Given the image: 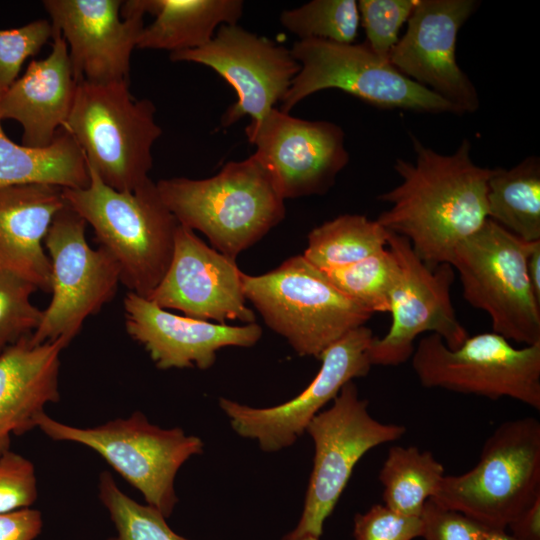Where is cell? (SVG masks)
I'll return each mask as SVG.
<instances>
[{"label":"cell","instance_id":"cell-4","mask_svg":"<svg viewBox=\"0 0 540 540\" xmlns=\"http://www.w3.org/2000/svg\"><path fill=\"white\" fill-rule=\"evenodd\" d=\"M155 112L151 100L130 93L129 82L80 81L62 129L74 137L106 185L134 191L150 179L152 147L162 134Z\"/></svg>","mask_w":540,"mask_h":540},{"label":"cell","instance_id":"cell-11","mask_svg":"<svg viewBox=\"0 0 540 540\" xmlns=\"http://www.w3.org/2000/svg\"><path fill=\"white\" fill-rule=\"evenodd\" d=\"M411 359L426 388L492 400L509 397L540 409V343L515 348L501 335L486 332L450 349L439 335L429 334L419 341Z\"/></svg>","mask_w":540,"mask_h":540},{"label":"cell","instance_id":"cell-8","mask_svg":"<svg viewBox=\"0 0 540 540\" xmlns=\"http://www.w3.org/2000/svg\"><path fill=\"white\" fill-rule=\"evenodd\" d=\"M37 427L53 440L76 442L96 451L165 518L178 501L174 480L179 468L203 452L199 437L186 435L180 428L162 429L139 411L93 428L66 425L43 413Z\"/></svg>","mask_w":540,"mask_h":540},{"label":"cell","instance_id":"cell-19","mask_svg":"<svg viewBox=\"0 0 540 540\" xmlns=\"http://www.w3.org/2000/svg\"><path fill=\"white\" fill-rule=\"evenodd\" d=\"M242 273L232 259L206 245L193 230L178 225L169 267L148 300L199 320L254 323L245 304Z\"/></svg>","mask_w":540,"mask_h":540},{"label":"cell","instance_id":"cell-25","mask_svg":"<svg viewBox=\"0 0 540 540\" xmlns=\"http://www.w3.org/2000/svg\"><path fill=\"white\" fill-rule=\"evenodd\" d=\"M1 122L0 188L40 184L83 189L89 185L85 154L67 130L61 129L47 147L32 148L13 142Z\"/></svg>","mask_w":540,"mask_h":540},{"label":"cell","instance_id":"cell-5","mask_svg":"<svg viewBox=\"0 0 540 540\" xmlns=\"http://www.w3.org/2000/svg\"><path fill=\"white\" fill-rule=\"evenodd\" d=\"M242 289L268 327L300 356L319 359L329 346L372 316L303 255L291 257L262 275L242 273Z\"/></svg>","mask_w":540,"mask_h":540},{"label":"cell","instance_id":"cell-27","mask_svg":"<svg viewBox=\"0 0 540 540\" xmlns=\"http://www.w3.org/2000/svg\"><path fill=\"white\" fill-rule=\"evenodd\" d=\"M443 465L429 451L392 446L379 472L384 505L408 516H421L444 477Z\"/></svg>","mask_w":540,"mask_h":540},{"label":"cell","instance_id":"cell-14","mask_svg":"<svg viewBox=\"0 0 540 540\" xmlns=\"http://www.w3.org/2000/svg\"><path fill=\"white\" fill-rule=\"evenodd\" d=\"M245 134L284 200L326 193L349 161L344 131L332 122L305 120L273 108L250 122Z\"/></svg>","mask_w":540,"mask_h":540},{"label":"cell","instance_id":"cell-6","mask_svg":"<svg viewBox=\"0 0 540 540\" xmlns=\"http://www.w3.org/2000/svg\"><path fill=\"white\" fill-rule=\"evenodd\" d=\"M539 497L540 422L524 417L501 423L477 464L461 475H445L431 499L490 529H506Z\"/></svg>","mask_w":540,"mask_h":540},{"label":"cell","instance_id":"cell-42","mask_svg":"<svg viewBox=\"0 0 540 540\" xmlns=\"http://www.w3.org/2000/svg\"><path fill=\"white\" fill-rule=\"evenodd\" d=\"M302 540H319V538L309 536V537L303 538Z\"/></svg>","mask_w":540,"mask_h":540},{"label":"cell","instance_id":"cell-3","mask_svg":"<svg viewBox=\"0 0 540 540\" xmlns=\"http://www.w3.org/2000/svg\"><path fill=\"white\" fill-rule=\"evenodd\" d=\"M88 170L89 185L62 189L63 197L116 260L121 283L130 292L148 298L169 267L179 223L151 179L134 191H118L106 185L90 166Z\"/></svg>","mask_w":540,"mask_h":540},{"label":"cell","instance_id":"cell-41","mask_svg":"<svg viewBox=\"0 0 540 540\" xmlns=\"http://www.w3.org/2000/svg\"><path fill=\"white\" fill-rule=\"evenodd\" d=\"M485 540H517L506 529H490Z\"/></svg>","mask_w":540,"mask_h":540},{"label":"cell","instance_id":"cell-37","mask_svg":"<svg viewBox=\"0 0 540 540\" xmlns=\"http://www.w3.org/2000/svg\"><path fill=\"white\" fill-rule=\"evenodd\" d=\"M425 540H485L490 528L453 509L428 499L421 513Z\"/></svg>","mask_w":540,"mask_h":540},{"label":"cell","instance_id":"cell-20","mask_svg":"<svg viewBox=\"0 0 540 540\" xmlns=\"http://www.w3.org/2000/svg\"><path fill=\"white\" fill-rule=\"evenodd\" d=\"M123 306L128 334L160 369H208L220 348L251 347L262 335L256 323L229 326L176 315L133 292L125 296Z\"/></svg>","mask_w":540,"mask_h":540},{"label":"cell","instance_id":"cell-10","mask_svg":"<svg viewBox=\"0 0 540 540\" xmlns=\"http://www.w3.org/2000/svg\"><path fill=\"white\" fill-rule=\"evenodd\" d=\"M356 385L346 383L330 408L319 412L306 431L315 446L313 469L300 520L282 540L320 538L325 520L334 510L352 471L369 450L393 442L406 433L399 424L383 423L368 411Z\"/></svg>","mask_w":540,"mask_h":540},{"label":"cell","instance_id":"cell-9","mask_svg":"<svg viewBox=\"0 0 540 540\" xmlns=\"http://www.w3.org/2000/svg\"><path fill=\"white\" fill-rule=\"evenodd\" d=\"M300 64L280 110H290L306 97L335 88L382 109L459 113L430 89L407 78L366 42L343 44L321 39L297 40L290 49Z\"/></svg>","mask_w":540,"mask_h":540},{"label":"cell","instance_id":"cell-12","mask_svg":"<svg viewBox=\"0 0 540 540\" xmlns=\"http://www.w3.org/2000/svg\"><path fill=\"white\" fill-rule=\"evenodd\" d=\"M87 223L67 203L55 215L44 238L51 265L52 299L38 328L30 336L33 344L63 339L68 344L84 321L109 302L121 282V271L103 247H90Z\"/></svg>","mask_w":540,"mask_h":540},{"label":"cell","instance_id":"cell-7","mask_svg":"<svg viewBox=\"0 0 540 540\" xmlns=\"http://www.w3.org/2000/svg\"><path fill=\"white\" fill-rule=\"evenodd\" d=\"M529 244L487 218L449 260L463 297L490 316L493 332L526 346L540 343V300L526 267Z\"/></svg>","mask_w":540,"mask_h":540},{"label":"cell","instance_id":"cell-26","mask_svg":"<svg viewBox=\"0 0 540 540\" xmlns=\"http://www.w3.org/2000/svg\"><path fill=\"white\" fill-rule=\"evenodd\" d=\"M487 218L516 237L540 240V160L525 158L511 169L495 168L487 184Z\"/></svg>","mask_w":540,"mask_h":540},{"label":"cell","instance_id":"cell-23","mask_svg":"<svg viewBox=\"0 0 540 540\" xmlns=\"http://www.w3.org/2000/svg\"><path fill=\"white\" fill-rule=\"evenodd\" d=\"M62 188L17 185L0 188V267L50 293L51 265L44 238L65 206Z\"/></svg>","mask_w":540,"mask_h":540},{"label":"cell","instance_id":"cell-21","mask_svg":"<svg viewBox=\"0 0 540 540\" xmlns=\"http://www.w3.org/2000/svg\"><path fill=\"white\" fill-rule=\"evenodd\" d=\"M77 81L68 47L53 33L49 55L29 63L26 71L0 95V119H12L23 129L22 145H50L69 117Z\"/></svg>","mask_w":540,"mask_h":540},{"label":"cell","instance_id":"cell-24","mask_svg":"<svg viewBox=\"0 0 540 540\" xmlns=\"http://www.w3.org/2000/svg\"><path fill=\"white\" fill-rule=\"evenodd\" d=\"M155 20L142 29L136 48L170 53L208 44L222 25H236L243 13L241 0H141Z\"/></svg>","mask_w":540,"mask_h":540},{"label":"cell","instance_id":"cell-16","mask_svg":"<svg viewBox=\"0 0 540 540\" xmlns=\"http://www.w3.org/2000/svg\"><path fill=\"white\" fill-rule=\"evenodd\" d=\"M373 337L365 325L345 334L321 354V368L311 383L283 404L255 408L220 398L219 405L233 430L241 437L256 440L263 451L290 447L346 383L369 373L372 365L367 351Z\"/></svg>","mask_w":540,"mask_h":540},{"label":"cell","instance_id":"cell-33","mask_svg":"<svg viewBox=\"0 0 540 540\" xmlns=\"http://www.w3.org/2000/svg\"><path fill=\"white\" fill-rule=\"evenodd\" d=\"M418 0H359L360 22L366 43L380 58L388 60L399 41V30L408 21Z\"/></svg>","mask_w":540,"mask_h":540},{"label":"cell","instance_id":"cell-40","mask_svg":"<svg viewBox=\"0 0 540 540\" xmlns=\"http://www.w3.org/2000/svg\"><path fill=\"white\" fill-rule=\"evenodd\" d=\"M526 267L532 289L540 300V240L530 242Z\"/></svg>","mask_w":540,"mask_h":540},{"label":"cell","instance_id":"cell-30","mask_svg":"<svg viewBox=\"0 0 540 540\" xmlns=\"http://www.w3.org/2000/svg\"><path fill=\"white\" fill-rule=\"evenodd\" d=\"M280 23L299 40L321 39L351 44L360 25L358 3L355 0H313L284 10Z\"/></svg>","mask_w":540,"mask_h":540},{"label":"cell","instance_id":"cell-32","mask_svg":"<svg viewBox=\"0 0 540 540\" xmlns=\"http://www.w3.org/2000/svg\"><path fill=\"white\" fill-rule=\"evenodd\" d=\"M38 288L0 267V353L38 328L43 310L31 302Z\"/></svg>","mask_w":540,"mask_h":540},{"label":"cell","instance_id":"cell-1","mask_svg":"<svg viewBox=\"0 0 540 540\" xmlns=\"http://www.w3.org/2000/svg\"><path fill=\"white\" fill-rule=\"evenodd\" d=\"M414 163L398 158L402 182L378 196L392 203L377 221L406 238L430 268L449 263L454 248L487 219V184L495 169L476 165L464 139L451 155L437 153L412 136Z\"/></svg>","mask_w":540,"mask_h":540},{"label":"cell","instance_id":"cell-39","mask_svg":"<svg viewBox=\"0 0 540 540\" xmlns=\"http://www.w3.org/2000/svg\"><path fill=\"white\" fill-rule=\"evenodd\" d=\"M507 528L517 540H540V497L510 522Z\"/></svg>","mask_w":540,"mask_h":540},{"label":"cell","instance_id":"cell-29","mask_svg":"<svg viewBox=\"0 0 540 540\" xmlns=\"http://www.w3.org/2000/svg\"><path fill=\"white\" fill-rule=\"evenodd\" d=\"M324 273L341 293L373 314L389 312L400 268L396 256L386 247L359 262Z\"/></svg>","mask_w":540,"mask_h":540},{"label":"cell","instance_id":"cell-38","mask_svg":"<svg viewBox=\"0 0 540 540\" xmlns=\"http://www.w3.org/2000/svg\"><path fill=\"white\" fill-rule=\"evenodd\" d=\"M42 527L39 510L24 508L0 513V540H34Z\"/></svg>","mask_w":540,"mask_h":540},{"label":"cell","instance_id":"cell-35","mask_svg":"<svg viewBox=\"0 0 540 540\" xmlns=\"http://www.w3.org/2000/svg\"><path fill=\"white\" fill-rule=\"evenodd\" d=\"M33 463L8 450L0 456V513L29 508L37 499Z\"/></svg>","mask_w":540,"mask_h":540},{"label":"cell","instance_id":"cell-28","mask_svg":"<svg viewBox=\"0 0 540 540\" xmlns=\"http://www.w3.org/2000/svg\"><path fill=\"white\" fill-rule=\"evenodd\" d=\"M389 231L364 215L344 214L314 228L308 235L304 258L317 269L359 262L387 247Z\"/></svg>","mask_w":540,"mask_h":540},{"label":"cell","instance_id":"cell-15","mask_svg":"<svg viewBox=\"0 0 540 540\" xmlns=\"http://www.w3.org/2000/svg\"><path fill=\"white\" fill-rule=\"evenodd\" d=\"M173 62H194L210 67L233 87L237 101L221 117L229 127L246 115L263 119L290 88L300 64L290 49L241 26L222 25L203 47L170 53Z\"/></svg>","mask_w":540,"mask_h":540},{"label":"cell","instance_id":"cell-36","mask_svg":"<svg viewBox=\"0 0 540 540\" xmlns=\"http://www.w3.org/2000/svg\"><path fill=\"white\" fill-rule=\"evenodd\" d=\"M421 534L420 516L403 515L384 504H375L354 517L355 540H413Z\"/></svg>","mask_w":540,"mask_h":540},{"label":"cell","instance_id":"cell-22","mask_svg":"<svg viewBox=\"0 0 540 540\" xmlns=\"http://www.w3.org/2000/svg\"><path fill=\"white\" fill-rule=\"evenodd\" d=\"M63 339L33 344L22 338L0 353V456L10 450L11 435L37 427L48 403L59 394Z\"/></svg>","mask_w":540,"mask_h":540},{"label":"cell","instance_id":"cell-34","mask_svg":"<svg viewBox=\"0 0 540 540\" xmlns=\"http://www.w3.org/2000/svg\"><path fill=\"white\" fill-rule=\"evenodd\" d=\"M52 36V25L46 19L0 29V91L6 90L19 77L25 60L36 55Z\"/></svg>","mask_w":540,"mask_h":540},{"label":"cell","instance_id":"cell-17","mask_svg":"<svg viewBox=\"0 0 540 540\" xmlns=\"http://www.w3.org/2000/svg\"><path fill=\"white\" fill-rule=\"evenodd\" d=\"M53 33L64 38L77 82H129L146 14L141 0H45Z\"/></svg>","mask_w":540,"mask_h":540},{"label":"cell","instance_id":"cell-18","mask_svg":"<svg viewBox=\"0 0 540 540\" xmlns=\"http://www.w3.org/2000/svg\"><path fill=\"white\" fill-rule=\"evenodd\" d=\"M478 5L475 0H418L405 34L388 58L397 71L448 101L460 114L474 112L480 104L456 59L458 32Z\"/></svg>","mask_w":540,"mask_h":540},{"label":"cell","instance_id":"cell-13","mask_svg":"<svg viewBox=\"0 0 540 540\" xmlns=\"http://www.w3.org/2000/svg\"><path fill=\"white\" fill-rule=\"evenodd\" d=\"M387 247L397 258L400 274L390 301V328L384 337H373L367 351L371 365L405 363L416 337L425 332L439 335L450 349L461 346L469 334L452 305L454 268L449 263L428 267L406 238L390 231Z\"/></svg>","mask_w":540,"mask_h":540},{"label":"cell","instance_id":"cell-31","mask_svg":"<svg viewBox=\"0 0 540 540\" xmlns=\"http://www.w3.org/2000/svg\"><path fill=\"white\" fill-rule=\"evenodd\" d=\"M98 489L117 532L108 540H188L168 526L159 510L139 504L123 493L110 472H101Z\"/></svg>","mask_w":540,"mask_h":540},{"label":"cell","instance_id":"cell-2","mask_svg":"<svg viewBox=\"0 0 540 540\" xmlns=\"http://www.w3.org/2000/svg\"><path fill=\"white\" fill-rule=\"evenodd\" d=\"M156 186L180 225L202 232L212 248L232 259L286 214L285 200L254 154L226 163L210 178L161 179Z\"/></svg>","mask_w":540,"mask_h":540}]
</instances>
